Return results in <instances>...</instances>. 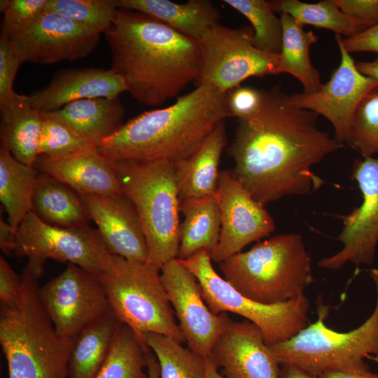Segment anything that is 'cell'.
<instances>
[{
  "label": "cell",
  "mask_w": 378,
  "mask_h": 378,
  "mask_svg": "<svg viewBox=\"0 0 378 378\" xmlns=\"http://www.w3.org/2000/svg\"><path fill=\"white\" fill-rule=\"evenodd\" d=\"M160 276L188 348L208 358L232 320L227 313L211 312L197 279L177 259L164 264Z\"/></svg>",
  "instance_id": "obj_14"
},
{
  "label": "cell",
  "mask_w": 378,
  "mask_h": 378,
  "mask_svg": "<svg viewBox=\"0 0 378 378\" xmlns=\"http://www.w3.org/2000/svg\"><path fill=\"white\" fill-rule=\"evenodd\" d=\"M209 358L227 378H280V365L262 332L248 320L232 321Z\"/></svg>",
  "instance_id": "obj_18"
},
{
  "label": "cell",
  "mask_w": 378,
  "mask_h": 378,
  "mask_svg": "<svg viewBox=\"0 0 378 378\" xmlns=\"http://www.w3.org/2000/svg\"><path fill=\"white\" fill-rule=\"evenodd\" d=\"M10 40L0 35V103L15 94L13 84L17 72L23 63Z\"/></svg>",
  "instance_id": "obj_40"
},
{
  "label": "cell",
  "mask_w": 378,
  "mask_h": 378,
  "mask_svg": "<svg viewBox=\"0 0 378 378\" xmlns=\"http://www.w3.org/2000/svg\"><path fill=\"white\" fill-rule=\"evenodd\" d=\"M226 93L199 85L172 105L130 119L97 150L114 161H184L220 122L230 117Z\"/></svg>",
  "instance_id": "obj_3"
},
{
  "label": "cell",
  "mask_w": 378,
  "mask_h": 378,
  "mask_svg": "<svg viewBox=\"0 0 378 378\" xmlns=\"http://www.w3.org/2000/svg\"><path fill=\"white\" fill-rule=\"evenodd\" d=\"M143 335L158 360L160 378H204L206 358L172 337L154 332Z\"/></svg>",
  "instance_id": "obj_33"
},
{
  "label": "cell",
  "mask_w": 378,
  "mask_h": 378,
  "mask_svg": "<svg viewBox=\"0 0 378 378\" xmlns=\"http://www.w3.org/2000/svg\"><path fill=\"white\" fill-rule=\"evenodd\" d=\"M147 369L148 378H160V365L152 350L147 355Z\"/></svg>",
  "instance_id": "obj_48"
},
{
  "label": "cell",
  "mask_w": 378,
  "mask_h": 378,
  "mask_svg": "<svg viewBox=\"0 0 378 378\" xmlns=\"http://www.w3.org/2000/svg\"><path fill=\"white\" fill-rule=\"evenodd\" d=\"M9 0H1L0 1V11L1 13L4 12V10L6 9V6H8Z\"/></svg>",
  "instance_id": "obj_50"
},
{
  "label": "cell",
  "mask_w": 378,
  "mask_h": 378,
  "mask_svg": "<svg viewBox=\"0 0 378 378\" xmlns=\"http://www.w3.org/2000/svg\"><path fill=\"white\" fill-rule=\"evenodd\" d=\"M118 10L117 0H48L44 9L70 18L100 34L110 28Z\"/></svg>",
  "instance_id": "obj_35"
},
{
  "label": "cell",
  "mask_w": 378,
  "mask_h": 378,
  "mask_svg": "<svg viewBox=\"0 0 378 378\" xmlns=\"http://www.w3.org/2000/svg\"><path fill=\"white\" fill-rule=\"evenodd\" d=\"M38 296L57 333L66 338L112 312L97 275L73 263L39 287Z\"/></svg>",
  "instance_id": "obj_12"
},
{
  "label": "cell",
  "mask_w": 378,
  "mask_h": 378,
  "mask_svg": "<svg viewBox=\"0 0 378 378\" xmlns=\"http://www.w3.org/2000/svg\"><path fill=\"white\" fill-rule=\"evenodd\" d=\"M283 29L280 65L282 73L297 78L303 86L302 92L312 93L319 90L323 83L319 72L312 64L309 48L317 42L318 36L286 13L280 14Z\"/></svg>",
  "instance_id": "obj_30"
},
{
  "label": "cell",
  "mask_w": 378,
  "mask_h": 378,
  "mask_svg": "<svg viewBox=\"0 0 378 378\" xmlns=\"http://www.w3.org/2000/svg\"><path fill=\"white\" fill-rule=\"evenodd\" d=\"M100 35L64 15L44 10L27 28L7 37L24 62L50 64L85 57L97 46Z\"/></svg>",
  "instance_id": "obj_17"
},
{
  "label": "cell",
  "mask_w": 378,
  "mask_h": 378,
  "mask_svg": "<svg viewBox=\"0 0 378 378\" xmlns=\"http://www.w3.org/2000/svg\"><path fill=\"white\" fill-rule=\"evenodd\" d=\"M18 298L0 303V344L9 378H69L75 338L59 335L38 296L40 276L27 264Z\"/></svg>",
  "instance_id": "obj_4"
},
{
  "label": "cell",
  "mask_w": 378,
  "mask_h": 378,
  "mask_svg": "<svg viewBox=\"0 0 378 378\" xmlns=\"http://www.w3.org/2000/svg\"><path fill=\"white\" fill-rule=\"evenodd\" d=\"M117 5L118 9L149 15L198 41L220 19L218 9L210 0H189L182 4L168 0H117Z\"/></svg>",
  "instance_id": "obj_24"
},
{
  "label": "cell",
  "mask_w": 378,
  "mask_h": 378,
  "mask_svg": "<svg viewBox=\"0 0 378 378\" xmlns=\"http://www.w3.org/2000/svg\"><path fill=\"white\" fill-rule=\"evenodd\" d=\"M121 323L111 312L86 326L74 339L69 360V378H94Z\"/></svg>",
  "instance_id": "obj_29"
},
{
  "label": "cell",
  "mask_w": 378,
  "mask_h": 378,
  "mask_svg": "<svg viewBox=\"0 0 378 378\" xmlns=\"http://www.w3.org/2000/svg\"><path fill=\"white\" fill-rule=\"evenodd\" d=\"M80 197L112 254L130 260L147 262V244L139 216L124 194Z\"/></svg>",
  "instance_id": "obj_19"
},
{
  "label": "cell",
  "mask_w": 378,
  "mask_h": 378,
  "mask_svg": "<svg viewBox=\"0 0 378 378\" xmlns=\"http://www.w3.org/2000/svg\"><path fill=\"white\" fill-rule=\"evenodd\" d=\"M17 230L0 217V248L4 255L11 256L13 254L16 243Z\"/></svg>",
  "instance_id": "obj_44"
},
{
  "label": "cell",
  "mask_w": 378,
  "mask_h": 378,
  "mask_svg": "<svg viewBox=\"0 0 378 378\" xmlns=\"http://www.w3.org/2000/svg\"><path fill=\"white\" fill-rule=\"evenodd\" d=\"M342 43L349 54L358 52H378V23L348 38Z\"/></svg>",
  "instance_id": "obj_43"
},
{
  "label": "cell",
  "mask_w": 378,
  "mask_h": 378,
  "mask_svg": "<svg viewBox=\"0 0 378 378\" xmlns=\"http://www.w3.org/2000/svg\"><path fill=\"white\" fill-rule=\"evenodd\" d=\"M346 15L370 27L378 23V0H333Z\"/></svg>",
  "instance_id": "obj_41"
},
{
  "label": "cell",
  "mask_w": 378,
  "mask_h": 378,
  "mask_svg": "<svg viewBox=\"0 0 378 378\" xmlns=\"http://www.w3.org/2000/svg\"><path fill=\"white\" fill-rule=\"evenodd\" d=\"M215 198L221 226L218 243L211 254L213 261L220 263L275 230L274 220L265 206L226 170L220 172Z\"/></svg>",
  "instance_id": "obj_15"
},
{
  "label": "cell",
  "mask_w": 378,
  "mask_h": 378,
  "mask_svg": "<svg viewBox=\"0 0 378 378\" xmlns=\"http://www.w3.org/2000/svg\"><path fill=\"white\" fill-rule=\"evenodd\" d=\"M39 171L18 161L0 147V201L8 222L17 230L32 211V201Z\"/></svg>",
  "instance_id": "obj_28"
},
{
  "label": "cell",
  "mask_w": 378,
  "mask_h": 378,
  "mask_svg": "<svg viewBox=\"0 0 378 378\" xmlns=\"http://www.w3.org/2000/svg\"><path fill=\"white\" fill-rule=\"evenodd\" d=\"M114 169L124 195L139 216L147 262L160 270L178 253L181 200L176 164L164 160H115Z\"/></svg>",
  "instance_id": "obj_6"
},
{
  "label": "cell",
  "mask_w": 378,
  "mask_h": 378,
  "mask_svg": "<svg viewBox=\"0 0 378 378\" xmlns=\"http://www.w3.org/2000/svg\"><path fill=\"white\" fill-rule=\"evenodd\" d=\"M199 282L202 298L215 314L232 312L256 325L268 346L286 342L308 326L309 301L303 294L288 301L266 304L238 292L214 270L210 253L200 251L177 259Z\"/></svg>",
  "instance_id": "obj_9"
},
{
  "label": "cell",
  "mask_w": 378,
  "mask_h": 378,
  "mask_svg": "<svg viewBox=\"0 0 378 378\" xmlns=\"http://www.w3.org/2000/svg\"><path fill=\"white\" fill-rule=\"evenodd\" d=\"M125 108L119 99L90 98L71 102L47 112L70 127L77 134L97 147L122 125Z\"/></svg>",
  "instance_id": "obj_25"
},
{
  "label": "cell",
  "mask_w": 378,
  "mask_h": 378,
  "mask_svg": "<svg viewBox=\"0 0 378 378\" xmlns=\"http://www.w3.org/2000/svg\"><path fill=\"white\" fill-rule=\"evenodd\" d=\"M245 16L253 28V45L265 52L280 54L283 29L280 18H277L265 0H224Z\"/></svg>",
  "instance_id": "obj_34"
},
{
  "label": "cell",
  "mask_w": 378,
  "mask_h": 378,
  "mask_svg": "<svg viewBox=\"0 0 378 378\" xmlns=\"http://www.w3.org/2000/svg\"><path fill=\"white\" fill-rule=\"evenodd\" d=\"M48 0H9L4 10L1 34L11 36L27 28L44 11Z\"/></svg>",
  "instance_id": "obj_38"
},
{
  "label": "cell",
  "mask_w": 378,
  "mask_h": 378,
  "mask_svg": "<svg viewBox=\"0 0 378 378\" xmlns=\"http://www.w3.org/2000/svg\"><path fill=\"white\" fill-rule=\"evenodd\" d=\"M41 115L38 156L65 158L94 146L82 139L66 123L49 113H41Z\"/></svg>",
  "instance_id": "obj_37"
},
{
  "label": "cell",
  "mask_w": 378,
  "mask_h": 378,
  "mask_svg": "<svg viewBox=\"0 0 378 378\" xmlns=\"http://www.w3.org/2000/svg\"><path fill=\"white\" fill-rule=\"evenodd\" d=\"M318 115L294 104L279 86L263 90V100L252 118L238 120L228 153L232 175L258 202L303 195L323 181L312 170L344 148L318 127Z\"/></svg>",
  "instance_id": "obj_1"
},
{
  "label": "cell",
  "mask_w": 378,
  "mask_h": 378,
  "mask_svg": "<svg viewBox=\"0 0 378 378\" xmlns=\"http://www.w3.org/2000/svg\"><path fill=\"white\" fill-rule=\"evenodd\" d=\"M263 100V90L249 86H238L226 93L227 106L230 116L238 120H247L260 110Z\"/></svg>",
  "instance_id": "obj_39"
},
{
  "label": "cell",
  "mask_w": 378,
  "mask_h": 378,
  "mask_svg": "<svg viewBox=\"0 0 378 378\" xmlns=\"http://www.w3.org/2000/svg\"><path fill=\"white\" fill-rule=\"evenodd\" d=\"M180 212L184 218L180 223L176 259L185 260L202 251L211 255L218 243L221 226L220 211L215 196L182 200Z\"/></svg>",
  "instance_id": "obj_27"
},
{
  "label": "cell",
  "mask_w": 378,
  "mask_h": 378,
  "mask_svg": "<svg viewBox=\"0 0 378 378\" xmlns=\"http://www.w3.org/2000/svg\"><path fill=\"white\" fill-rule=\"evenodd\" d=\"M111 69L139 103L160 106L197 80L202 64L198 40L144 13L118 9L104 33Z\"/></svg>",
  "instance_id": "obj_2"
},
{
  "label": "cell",
  "mask_w": 378,
  "mask_h": 378,
  "mask_svg": "<svg viewBox=\"0 0 378 378\" xmlns=\"http://www.w3.org/2000/svg\"><path fill=\"white\" fill-rule=\"evenodd\" d=\"M41 122V112L30 104L27 96L15 92L0 103L1 147L20 162L34 167Z\"/></svg>",
  "instance_id": "obj_22"
},
{
  "label": "cell",
  "mask_w": 378,
  "mask_h": 378,
  "mask_svg": "<svg viewBox=\"0 0 378 378\" xmlns=\"http://www.w3.org/2000/svg\"><path fill=\"white\" fill-rule=\"evenodd\" d=\"M124 92V80L111 69L85 68L60 71L47 86L27 96L35 109L47 113L78 100L118 98Z\"/></svg>",
  "instance_id": "obj_20"
},
{
  "label": "cell",
  "mask_w": 378,
  "mask_h": 378,
  "mask_svg": "<svg viewBox=\"0 0 378 378\" xmlns=\"http://www.w3.org/2000/svg\"><path fill=\"white\" fill-rule=\"evenodd\" d=\"M253 34L219 23L208 29L199 40L202 64L197 85H209L227 92L248 78L282 74L280 55L256 48Z\"/></svg>",
  "instance_id": "obj_11"
},
{
  "label": "cell",
  "mask_w": 378,
  "mask_h": 378,
  "mask_svg": "<svg viewBox=\"0 0 378 378\" xmlns=\"http://www.w3.org/2000/svg\"><path fill=\"white\" fill-rule=\"evenodd\" d=\"M356 65L361 74L378 80V57L373 61L359 62Z\"/></svg>",
  "instance_id": "obj_47"
},
{
  "label": "cell",
  "mask_w": 378,
  "mask_h": 378,
  "mask_svg": "<svg viewBox=\"0 0 378 378\" xmlns=\"http://www.w3.org/2000/svg\"><path fill=\"white\" fill-rule=\"evenodd\" d=\"M34 167L67 185L80 196L123 194L114 160L102 155L95 146L61 158L40 155Z\"/></svg>",
  "instance_id": "obj_21"
},
{
  "label": "cell",
  "mask_w": 378,
  "mask_h": 378,
  "mask_svg": "<svg viewBox=\"0 0 378 378\" xmlns=\"http://www.w3.org/2000/svg\"><path fill=\"white\" fill-rule=\"evenodd\" d=\"M227 144L223 121L190 158L176 163L180 200L215 196L220 174L219 162Z\"/></svg>",
  "instance_id": "obj_23"
},
{
  "label": "cell",
  "mask_w": 378,
  "mask_h": 378,
  "mask_svg": "<svg viewBox=\"0 0 378 378\" xmlns=\"http://www.w3.org/2000/svg\"><path fill=\"white\" fill-rule=\"evenodd\" d=\"M112 312L138 335L161 334L180 343L185 338L163 286L160 270L147 262L112 255L97 275Z\"/></svg>",
  "instance_id": "obj_8"
},
{
  "label": "cell",
  "mask_w": 378,
  "mask_h": 378,
  "mask_svg": "<svg viewBox=\"0 0 378 378\" xmlns=\"http://www.w3.org/2000/svg\"><path fill=\"white\" fill-rule=\"evenodd\" d=\"M345 143L363 158L378 155V86L357 106Z\"/></svg>",
  "instance_id": "obj_36"
},
{
  "label": "cell",
  "mask_w": 378,
  "mask_h": 378,
  "mask_svg": "<svg viewBox=\"0 0 378 378\" xmlns=\"http://www.w3.org/2000/svg\"><path fill=\"white\" fill-rule=\"evenodd\" d=\"M150 351L144 335L120 323L94 378H148L144 369L147 368V355Z\"/></svg>",
  "instance_id": "obj_31"
},
{
  "label": "cell",
  "mask_w": 378,
  "mask_h": 378,
  "mask_svg": "<svg viewBox=\"0 0 378 378\" xmlns=\"http://www.w3.org/2000/svg\"><path fill=\"white\" fill-rule=\"evenodd\" d=\"M218 265L224 279L238 292L266 304L300 297L314 281L310 256L296 233L258 241Z\"/></svg>",
  "instance_id": "obj_5"
},
{
  "label": "cell",
  "mask_w": 378,
  "mask_h": 378,
  "mask_svg": "<svg viewBox=\"0 0 378 378\" xmlns=\"http://www.w3.org/2000/svg\"><path fill=\"white\" fill-rule=\"evenodd\" d=\"M318 378H378V374L369 368L335 369L327 370L317 376Z\"/></svg>",
  "instance_id": "obj_45"
},
{
  "label": "cell",
  "mask_w": 378,
  "mask_h": 378,
  "mask_svg": "<svg viewBox=\"0 0 378 378\" xmlns=\"http://www.w3.org/2000/svg\"><path fill=\"white\" fill-rule=\"evenodd\" d=\"M280 378H318L296 366L292 365H281Z\"/></svg>",
  "instance_id": "obj_46"
},
{
  "label": "cell",
  "mask_w": 378,
  "mask_h": 378,
  "mask_svg": "<svg viewBox=\"0 0 378 378\" xmlns=\"http://www.w3.org/2000/svg\"><path fill=\"white\" fill-rule=\"evenodd\" d=\"M274 13H286L304 26L312 25L334 31L336 34L351 37L370 26L344 13L333 0L306 3L299 0L269 1Z\"/></svg>",
  "instance_id": "obj_32"
},
{
  "label": "cell",
  "mask_w": 378,
  "mask_h": 378,
  "mask_svg": "<svg viewBox=\"0 0 378 378\" xmlns=\"http://www.w3.org/2000/svg\"><path fill=\"white\" fill-rule=\"evenodd\" d=\"M351 179L361 192L363 202L352 211L340 218L343 228L337 239L342 248L318 262L322 268L337 270L348 262L356 266L371 265L378 244V155L356 159Z\"/></svg>",
  "instance_id": "obj_13"
},
{
  "label": "cell",
  "mask_w": 378,
  "mask_h": 378,
  "mask_svg": "<svg viewBox=\"0 0 378 378\" xmlns=\"http://www.w3.org/2000/svg\"><path fill=\"white\" fill-rule=\"evenodd\" d=\"M21 276H19L7 262L0 257V303L15 301L20 291Z\"/></svg>",
  "instance_id": "obj_42"
},
{
  "label": "cell",
  "mask_w": 378,
  "mask_h": 378,
  "mask_svg": "<svg viewBox=\"0 0 378 378\" xmlns=\"http://www.w3.org/2000/svg\"><path fill=\"white\" fill-rule=\"evenodd\" d=\"M43 221L52 225L82 228L90 219L80 196L52 176L39 172L32 201V211Z\"/></svg>",
  "instance_id": "obj_26"
},
{
  "label": "cell",
  "mask_w": 378,
  "mask_h": 378,
  "mask_svg": "<svg viewBox=\"0 0 378 378\" xmlns=\"http://www.w3.org/2000/svg\"><path fill=\"white\" fill-rule=\"evenodd\" d=\"M218 368L208 357L206 358V369L204 378H227L218 372Z\"/></svg>",
  "instance_id": "obj_49"
},
{
  "label": "cell",
  "mask_w": 378,
  "mask_h": 378,
  "mask_svg": "<svg viewBox=\"0 0 378 378\" xmlns=\"http://www.w3.org/2000/svg\"><path fill=\"white\" fill-rule=\"evenodd\" d=\"M373 281L377 300L371 315L360 326L346 332L325 323L326 308L318 319L290 340L269 346L279 364L292 365L313 375L335 369L369 368L365 358L378 360V269L368 271Z\"/></svg>",
  "instance_id": "obj_7"
},
{
  "label": "cell",
  "mask_w": 378,
  "mask_h": 378,
  "mask_svg": "<svg viewBox=\"0 0 378 378\" xmlns=\"http://www.w3.org/2000/svg\"><path fill=\"white\" fill-rule=\"evenodd\" d=\"M13 254L27 257V264L41 277L45 262L54 260L75 264L98 275L108 265L112 253L98 230L50 225L29 212L17 229Z\"/></svg>",
  "instance_id": "obj_10"
},
{
  "label": "cell",
  "mask_w": 378,
  "mask_h": 378,
  "mask_svg": "<svg viewBox=\"0 0 378 378\" xmlns=\"http://www.w3.org/2000/svg\"><path fill=\"white\" fill-rule=\"evenodd\" d=\"M340 62L330 79L312 93H294L292 102L300 108L326 118L334 129V139L344 144L347 139L355 111L363 97L378 86V80L363 75L346 51L340 35H335Z\"/></svg>",
  "instance_id": "obj_16"
}]
</instances>
